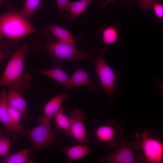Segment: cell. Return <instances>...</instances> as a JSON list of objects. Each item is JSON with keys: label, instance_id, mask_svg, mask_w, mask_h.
Wrapping results in <instances>:
<instances>
[{"label": "cell", "instance_id": "ac0fdd59", "mask_svg": "<svg viewBox=\"0 0 163 163\" xmlns=\"http://www.w3.org/2000/svg\"><path fill=\"white\" fill-rule=\"evenodd\" d=\"M53 118L57 128L64 131L67 137H72L70 133L71 122L70 117L64 113V110L62 108H60L54 115Z\"/></svg>", "mask_w": 163, "mask_h": 163}, {"label": "cell", "instance_id": "4316f807", "mask_svg": "<svg viewBox=\"0 0 163 163\" xmlns=\"http://www.w3.org/2000/svg\"><path fill=\"white\" fill-rule=\"evenodd\" d=\"M116 0H105L104 1L100 3L98 5L99 6L103 9H104L106 8L107 5L109 3L114 2Z\"/></svg>", "mask_w": 163, "mask_h": 163}, {"label": "cell", "instance_id": "603a6c76", "mask_svg": "<svg viewBox=\"0 0 163 163\" xmlns=\"http://www.w3.org/2000/svg\"><path fill=\"white\" fill-rule=\"evenodd\" d=\"M11 145L8 138L1 137L0 139V155L4 157L8 154V152Z\"/></svg>", "mask_w": 163, "mask_h": 163}, {"label": "cell", "instance_id": "e0dca14e", "mask_svg": "<svg viewBox=\"0 0 163 163\" xmlns=\"http://www.w3.org/2000/svg\"><path fill=\"white\" fill-rule=\"evenodd\" d=\"M36 72L49 77L68 88L71 77L66 72L57 67L49 69H35Z\"/></svg>", "mask_w": 163, "mask_h": 163}, {"label": "cell", "instance_id": "d6986e66", "mask_svg": "<svg viewBox=\"0 0 163 163\" xmlns=\"http://www.w3.org/2000/svg\"><path fill=\"white\" fill-rule=\"evenodd\" d=\"M117 24L107 26L102 30L103 42L107 44H112L117 40L120 29H118Z\"/></svg>", "mask_w": 163, "mask_h": 163}, {"label": "cell", "instance_id": "8fae6325", "mask_svg": "<svg viewBox=\"0 0 163 163\" xmlns=\"http://www.w3.org/2000/svg\"><path fill=\"white\" fill-rule=\"evenodd\" d=\"M7 104L19 111L24 119L30 120L32 118L27 110L26 101L21 95V93L12 86H9L6 94Z\"/></svg>", "mask_w": 163, "mask_h": 163}, {"label": "cell", "instance_id": "52a82bcc", "mask_svg": "<svg viewBox=\"0 0 163 163\" xmlns=\"http://www.w3.org/2000/svg\"><path fill=\"white\" fill-rule=\"evenodd\" d=\"M141 135L139 145L146 161L150 163H162L163 143L151 137L147 132Z\"/></svg>", "mask_w": 163, "mask_h": 163}, {"label": "cell", "instance_id": "6da1fadb", "mask_svg": "<svg viewBox=\"0 0 163 163\" xmlns=\"http://www.w3.org/2000/svg\"><path fill=\"white\" fill-rule=\"evenodd\" d=\"M14 47V52L1 75L0 86H12L21 94L31 87L30 75L24 72L25 56L29 48L27 43Z\"/></svg>", "mask_w": 163, "mask_h": 163}, {"label": "cell", "instance_id": "f1b7e54d", "mask_svg": "<svg viewBox=\"0 0 163 163\" xmlns=\"http://www.w3.org/2000/svg\"><path fill=\"white\" fill-rule=\"evenodd\" d=\"M4 0H0V3L1 5H4L5 4L4 3Z\"/></svg>", "mask_w": 163, "mask_h": 163}, {"label": "cell", "instance_id": "7a4b0ae2", "mask_svg": "<svg viewBox=\"0 0 163 163\" xmlns=\"http://www.w3.org/2000/svg\"><path fill=\"white\" fill-rule=\"evenodd\" d=\"M32 33L42 35L19 11L11 9L1 14L0 38L6 37L16 40Z\"/></svg>", "mask_w": 163, "mask_h": 163}, {"label": "cell", "instance_id": "277c9868", "mask_svg": "<svg viewBox=\"0 0 163 163\" xmlns=\"http://www.w3.org/2000/svg\"><path fill=\"white\" fill-rule=\"evenodd\" d=\"M107 50L104 46L99 51L96 57L90 59L94 66L95 70L102 87L107 97V101L110 102L116 94V81L121 78L120 74L113 70L104 59Z\"/></svg>", "mask_w": 163, "mask_h": 163}, {"label": "cell", "instance_id": "cb8c5ba5", "mask_svg": "<svg viewBox=\"0 0 163 163\" xmlns=\"http://www.w3.org/2000/svg\"><path fill=\"white\" fill-rule=\"evenodd\" d=\"M152 7L157 19L163 21V5L158 0L153 5Z\"/></svg>", "mask_w": 163, "mask_h": 163}, {"label": "cell", "instance_id": "4fadbf2b", "mask_svg": "<svg viewBox=\"0 0 163 163\" xmlns=\"http://www.w3.org/2000/svg\"><path fill=\"white\" fill-rule=\"evenodd\" d=\"M66 93L60 94L50 100L45 105L43 116L39 118L40 122L50 121L61 108L64 101L67 99Z\"/></svg>", "mask_w": 163, "mask_h": 163}, {"label": "cell", "instance_id": "8992f818", "mask_svg": "<svg viewBox=\"0 0 163 163\" xmlns=\"http://www.w3.org/2000/svg\"><path fill=\"white\" fill-rule=\"evenodd\" d=\"M6 92L2 91L0 96V121L3 125L2 131L14 141H18L20 138L26 135L22 123L17 124L11 118L8 111L6 99Z\"/></svg>", "mask_w": 163, "mask_h": 163}, {"label": "cell", "instance_id": "9a60e30c", "mask_svg": "<svg viewBox=\"0 0 163 163\" xmlns=\"http://www.w3.org/2000/svg\"><path fill=\"white\" fill-rule=\"evenodd\" d=\"M45 33L50 32L56 37L57 41L75 45L76 41L72 34L68 30L50 24L45 26L43 28Z\"/></svg>", "mask_w": 163, "mask_h": 163}, {"label": "cell", "instance_id": "30bf717a", "mask_svg": "<svg viewBox=\"0 0 163 163\" xmlns=\"http://www.w3.org/2000/svg\"><path fill=\"white\" fill-rule=\"evenodd\" d=\"M86 117L84 112L78 108L74 109L70 114L71 137H73L79 144L88 143L90 140L87 136L83 122Z\"/></svg>", "mask_w": 163, "mask_h": 163}, {"label": "cell", "instance_id": "d4e9b609", "mask_svg": "<svg viewBox=\"0 0 163 163\" xmlns=\"http://www.w3.org/2000/svg\"><path fill=\"white\" fill-rule=\"evenodd\" d=\"M70 0H56L57 11L60 12L67 10Z\"/></svg>", "mask_w": 163, "mask_h": 163}, {"label": "cell", "instance_id": "3957f363", "mask_svg": "<svg viewBox=\"0 0 163 163\" xmlns=\"http://www.w3.org/2000/svg\"><path fill=\"white\" fill-rule=\"evenodd\" d=\"M45 40L40 44L42 50L49 54L59 64L63 60L73 61L81 59H90V51H79L75 45L59 42H53L50 35L46 33L42 35Z\"/></svg>", "mask_w": 163, "mask_h": 163}, {"label": "cell", "instance_id": "83f0119b", "mask_svg": "<svg viewBox=\"0 0 163 163\" xmlns=\"http://www.w3.org/2000/svg\"><path fill=\"white\" fill-rule=\"evenodd\" d=\"M155 85L163 91V84L160 82L158 79L155 80Z\"/></svg>", "mask_w": 163, "mask_h": 163}, {"label": "cell", "instance_id": "2e32d148", "mask_svg": "<svg viewBox=\"0 0 163 163\" xmlns=\"http://www.w3.org/2000/svg\"><path fill=\"white\" fill-rule=\"evenodd\" d=\"M96 0H80L71 1L67 10L69 14L66 16L67 20H73L83 12L86 11L88 7Z\"/></svg>", "mask_w": 163, "mask_h": 163}, {"label": "cell", "instance_id": "7c38bea8", "mask_svg": "<svg viewBox=\"0 0 163 163\" xmlns=\"http://www.w3.org/2000/svg\"><path fill=\"white\" fill-rule=\"evenodd\" d=\"M90 72L78 67L71 77L68 88L71 89L75 87L83 86L87 87L91 92L96 91L97 88V84L96 82L90 80Z\"/></svg>", "mask_w": 163, "mask_h": 163}, {"label": "cell", "instance_id": "5b68a950", "mask_svg": "<svg viewBox=\"0 0 163 163\" xmlns=\"http://www.w3.org/2000/svg\"><path fill=\"white\" fill-rule=\"evenodd\" d=\"M50 121H45L27 131L33 147L40 150L52 145L56 139V132L51 130Z\"/></svg>", "mask_w": 163, "mask_h": 163}, {"label": "cell", "instance_id": "ffe728a7", "mask_svg": "<svg viewBox=\"0 0 163 163\" xmlns=\"http://www.w3.org/2000/svg\"><path fill=\"white\" fill-rule=\"evenodd\" d=\"M30 151V148H27L18 152L12 154H8L3 157V161L5 163H31L28 158ZM32 163V162H31Z\"/></svg>", "mask_w": 163, "mask_h": 163}, {"label": "cell", "instance_id": "44dd1931", "mask_svg": "<svg viewBox=\"0 0 163 163\" xmlns=\"http://www.w3.org/2000/svg\"><path fill=\"white\" fill-rule=\"evenodd\" d=\"M41 0H24L23 9L19 11L20 13L29 21L36 9L42 6Z\"/></svg>", "mask_w": 163, "mask_h": 163}, {"label": "cell", "instance_id": "5bb4252c", "mask_svg": "<svg viewBox=\"0 0 163 163\" xmlns=\"http://www.w3.org/2000/svg\"><path fill=\"white\" fill-rule=\"evenodd\" d=\"M82 144H80L69 147H62L59 150L65 154L67 162L71 163L84 158L91 153V149Z\"/></svg>", "mask_w": 163, "mask_h": 163}, {"label": "cell", "instance_id": "9c48e42d", "mask_svg": "<svg viewBox=\"0 0 163 163\" xmlns=\"http://www.w3.org/2000/svg\"><path fill=\"white\" fill-rule=\"evenodd\" d=\"M121 132L118 124L111 121L98 126L95 131L94 135L98 141L106 143L109 146H114L119 144Z\"/></svg>", "mask_w": 163, "mask_h": 163}, {"label": "cell", "instance_id": "ba28073f", "mask_svg": "<svg viewBox=\"0 0 163 163\" xmlns=\"http://www.w3.org/2000/svg\"><path fill=\"white\" fill-rule=\"evenodd\" d=\"M139 146V142L127 143L125 140L119 144L117 149L110 155L101 157V162L110 163H133L135 162L134 152Z\"/></svg>", "mask_w": 163, "mask_h": 163}, {"label": "cell", "instance_id": "484cf974", "mask_svg": "<svg viewBox=\"0 0 163 163\" xmlns=\"http://www.w3.org/2000/svg\"><path fill=\"white\" fill-rule=\"evenodd\" d=\"M158 0H141L139 6L142 9H148L152 7L153 5Z\"/></svg>", "mask_w": 163, "mask_h": 163}, {"label": "cell", "instance_id": "7402d4cb", "mask_svg": "<svg viewBox=\"0 0 163 163\" xmlns=\"http://www.w3.org/2000/svg\"><path fill=\"white\" fill-rule=\"evenodd\" d=\"M8 113L13 122L17 124H21V119L22 117L21 112L17 109L10 106L7 104Z\"/></svg>", "mask_w": 163, "mask_h": 163}]
</instances>
